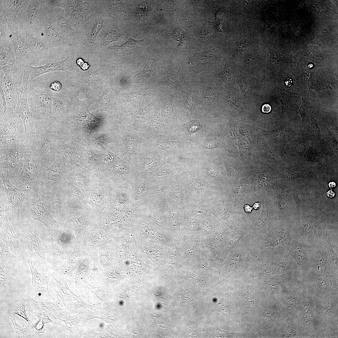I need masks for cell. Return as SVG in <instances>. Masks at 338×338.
I'll list each match as a JSON object with an SVG mask.
<instances>
[{
	"mask_svg": "<svg viewBox=\"0 0 338 338\" xmlns=\"http://www.w3.org/2000/svg\"><path fill=\"white\" fill-rule=\"evenodd\" d=\"M102 26V20L101 19H98L96 23L93 30L90 41L91 43L95 41L98 34L101 29Z\"/></svg>",
	"mask_w": 338,
	"mask_h": 338,
	"instance_id": "51",
	"label": "cell"
},
{
	"mask_svg": "<svg viewBox=\"0 0 338 338\" xmlns=\"http://www.w3.org/2000/svg\"><path fill=\"white\" fill-rule=\"evenodd\" d=\"M57 185L55 184L49 190L42 192L40 195L44 206L54 217L61 214L64 208L62 192Z\"/></svg>",
	"mask_w": 338,
	"mask_h": 338,
	"instance_id": "21",
	"label": "cell"
},
{
	"mask_svg": "<svg viewBox=\"0 0 338 338\" xmlns=\"http://www.w3.org/2000/svg\"><path fill=\"white\" fill-rule=\"evenodd\" d=\"M7 199V196L5 192H0V226L2 225L3 221L5 216V209L4 206L5 202Z\"/></svg>",
	"mask_w": 338,
	"mask_h": 338,
	"instance_id": "48",
	"label": "cell"
},
{
	"mask_svg": "<svg viewBox=\"0 0 338 338\" xmlns=\"http://www.w3.org/2000/svg\"><path fill=\"white\" fill-rule=\"evenodd\" d=\"M7 316L11 321L14 329L15 335L17 338H33L30 334V329L32 325L28 324H24L20 326L16 323L15 320V314L7 311Z\"/></svg>",
	"mask_w": 338,
	"mask_h": 338,
	"instance_id": "31",
	"label": "cell"
},
{
	"mask_svg": "<svg viewBox=\"0 0 338 338\" xmlns=\"http://www.w3.org/2000/svg\"><path fill=\"white\" fill-rule=\"evenodd\" d=\"M151 41L150 38L136 40L129 38L128 40L122 45L120 46H114V47H113L114 49H120L129 51H133L148 45Z\"/></svg>",
	"mask_w": 338,
	"mask_h": 338,
	"instance_id": "34",
	"label": "cell"
},
{
	"mask_svg": "<svg viewBox=\"0 0 338 338\" xmlns=\"http://www.w3.org/2000/svg\"><path fill=\"white\" fill-rule=\"evenodd\" d=\"M335 186L336 184L335 183L333 182H330L329 184V187L331 188H332L335 187Z\"/></svg>",
	"mask_w": 338,
	"mask_h": 338,
	"instance_id": "62",
	"label": "cell"
},
{
	"mask_svg": "<svg viewBox=\"0 0 338 338\" xmlns=\"http://www.w3.org/2000/svg\"><path fill=\"white\" fill-rule=\"evenodd\" d=\"M45 178L43 172L38 166L33 154L24 146V157L22 171L11 182L20 189L30 188L39 196Z\"/></svg>",
	"mask_w": 338,
	"mask_h": 338,
	"instance_id": "5",
	"label": "cell"
},
{
	"mask_svg": "<svg viewBox=\"0 0 338 338\" xmlns=\"http://www.w3.org/2000/svg\"><path fill=\"white\" fill-rule=\"evenodd\" d=\"M26 311L35 315L43 312L49 315L57 310L55 302L40 301L34 300L28 294L25 297Z\"/></svg>",
	"mask_w": 338,
	"mask_h": 338,
	"instance_id": "25",
	"label": "cell"
},
{
	"mask_svg": "<svg viewBox=\"0 0 338 338\" xmlns=\"http://www.w3.org/2000/svg\"><path fill=\"white\" fill-rule=\"evenodd\" d=\"M207 172H208V173L210 174L211 176L214 177H218L219 176V174L218 172L215 169H210L209 170H206Z\"/></svg>",
	"mask_w": 338,
	"mask_h": 338,
	"instance_id": "58",
	"label": "cell"
},
{
	"mask_svg": "<svg viewBox=\"0 0 338 338\" xmlns=\"http://www.w3.org/2000/svg\"><path fill=\"white\" fill-rule=\"evenodd\" d=\"M317 243L312 247L310 254V265L320 273H325L330 265L327 252L318 237Z\"/></svg>",
	"mask_w": 338,
	"mask_h": 338,
	"instance_id": "24",
	"label": "cell"
},
{
	"mask_svg": "<svg viewBox=\"0 0 338 338\" xmlns=\"http://www.w3.org/2000/svg\"><path fill=\"white\" fill-rule=\"evenodd\" d=\"M258 59L257 56L254 53L248 55L244 61L245 68L249 69L253 68L257 64Z\"/></svg>",
	"mask_w": 338,
	"mask_h": 338,
	"instance_id": "45",
	"label": "cell"
},
{
	"mask_svg": "<svg viewBox=\"0 0 338 338\" xmlns=\"http://www.w3.org/2000/svg\"><path fill=\"white\" fill-rule=\"evenodd\" d=\"M25 69L16 60L0 68V85L4 93L7 110L16 111L18 99L23 89Z\"/></svg>",
	"mask_w": 338,
	"mask_h": 338,
	"instance_id": "4",
	"label": "cell"
},
{
	"mask_svg": "<svg viewBox=\"0 0 338 338\" xmlns=\"http://www.w3.org/2000/svg\"><path fill=\"white\" fill-rule=\"evenodd\" d=\"M271 110V107L269 104H264L262 107V111L264 113H268Z\"/></svg>",
	"mask_w": 338,
	"mask_h": 338,
	"instance_id": "57",
	"label": "cell"
},
{
	"mask_svg": "<svg viewBox=\"0 0 338 338\" xmlns=\"http://www.w3.org/2000/svg\"><path fill=\"white\" fill-rule=\"evenodd\" d=\"M7 23L10 31L9 46L13 52L16 60L22 65L33 67L42 66L41 57L29 48L19 33L17 28V23L14 25H10L8 22Z\"/></svg>",
	"mask_w": 338,
	"mask_h": 338,
	"instance_id": "9",
	"label": "cell"
},
{
	"mask_svg": "<svg viewBox=\"0 0 338 338\" xmlns=\"http://www.w3.org/2000/svg\"><path fill=\"white\" fill-rule=\"evenodd\" d=\"M74 178L79 185L82 186L85 185L86 177L83 174L81 173H76L74 176Z\"/></svg>",
	"mask_w": 338,
	"mask_h": 338,
	"instance_id": "55",
	"label": "cell"
},
{
	"mask_svg": "<svg viewBox=\"0 0 338 338\" xmlns=\"http://www.w3.org/2000/svg\"><path fill=\"white\" fill-rule=\"evenodd\" d=\"M299 132L306 135L315 145L316 149H322L323 141L317 119L312 118L310 122L304 128H300Z\"/></svg>",
	"mask_w": 338,
	"mask_h": 338,
	"instance_id": "28",
	"label": "cell"
},
{
	"mask_svg": "<svg viewBox=\"0 0 338 338\" xmlns=\"http://www.w3.org/2000/svg\"><path fill=\"white\" fill-rule=\"evenodd\" d=\"M263 131L271 145L282 150L285 149L288 142L298 134L293 130L291 120L274 130Z\"/></svg>",
	"mask_w": 338,
	"mask_h": 338,
	"instance_id": "19",
	"label": "cell"
},
{
	"mask_svg": "<svg viewBox=\"0 0 338 338\" xmlns=\"http://www.w3.org/2000/svg\"><path fill=\"white\" fill-rule=\"evenodd\" d=\"M251 41L247 39H243L235 43V48L239 52H243L248 48L251 45Z\"/></svg>",
	"mask_w": 338,
	"mask_h": 338,
	"instance_id": "49",
	"label": "cell"
},
{
	"mask_svg": "<svg viewBox=\"0 0 338 338\" xmlns=\"http://www.w3.org/2000/svg\"><path fill=\"white\" fill-rule=\"evenodd\" d=\"M12 226L18 233L21 243L32 259H34L39 264H45L44 250L34 220L20 215L18 220Z\"/></svg>",
	"mask_w": 338,
	"mask_h": 338,
	"instance_id": "3",
	"label": "cell"
},
{
	"mask_svg": "<svg viewBox=\"0 0 338 338\" xmlns=\"http://www.w3.org/2000/svg\"><path fill=\"white\" fill-rule=\"evenodd\" d=\"M28 198L23 203L20 215L38 220L45 226L48 232L51 233L58 223L44 206L40 196L36 195Z\"/></svg>",
	"mask_w": 338,
	"mask_h": 338,
	"instance_id": "11",
	"label": "cell"
},
{
	"mask_svg": "<svg viewBox=\"0 0 338 338\" xmlns=\"http://www.w3.org/2000/svg\"><path fill=\"white\" fill-rule=\"evenodd\" d=\"M182 66V64L179 63L170 72L161 79L159 84L163 86H180L178 77Z\"/></svg>",
	"mask_w": 338,
	"mask_h": 338,
	"instance_id": "35",
	"label": "cell"
},
{
	"mask_svg": "<svg viewBox=\"0 0 338 338\" xmlns=\"http://www.w3.org/2000/svg\"><path fill=\"white\" fill-rule=\"evenodd\" d=\"M225 163L230 175L232 176H236L238 173L237 170L232 163L229 161H226Z\"/></svg>",
	"mask_w": 338,
	"mask_h": 338,
	"instance_id": "53",
	"label": "cell"
},
{
	"mask_svg": "<svg viewBox=\"0 0 338 338\" xmlns=\"http://www.w3.org/2000/svg\"><path fill=\"white\" fill-rule=\"evenodd\" d=\"M30 80L29 74H25L22 90L16 107V112L24 127V143H27L32 137L35 127V119L29 110L28 100L27 88Z\"/></svg>",
	"mask_w": 338,
	"mask_h": 338,
	"instance_id": "12",
	"label": "cell"
},
{
	"mask_svg": "<svg viewBox=\"0 0 338 338\" xmlns=\"http://www.w3.org/2000/svg\"><path fill=\"white\" fill-rule=\"evenodd\" d=\"M17 26L18 32L26 41L29 48L41 57L42 66L49 63L57 62L59 60L60 56L50 50L39 39L28 33L18 23Z\"/></svg>",
	"mask_w": 338,
	"mask_h": 338,
	"instance_id": "18",
	"label": "cell"
},
{
	"mask_svg": "<svg viewBox=\"0 0 338 338\" xmlns=\"http://www.w3.org/2000/svg\"><path fill=\"white\" fill-rule=\"evenodd\" d=\"M225 98L227 102L233 107H238L243 102L240 93L236 90L228 91Z\"/></svg>",
	"mask_w": 338,
	"mask_h": 338,
	"instance_id": "41",
	"label": "cell"
},
{
	"mask_svg": "<svg viewBox=\"0 0 338 338\" xmlns=\"http://www.w3.org/2000/svg\"><path fill=\"white\" fill-rule=\"evenodd\" d=\"M322 237H321L318 231L317 235L322 244L324 246L328 253V261L330 266L335 270H337L338 256L335 252L331 243L329 234L325 227L322 230Z\"/></svg>",
	"mask_w": 338,
	"mask_h": 338,
	"instance_id": "29",
	"label": "cell"
},
{
	"mask_svg": "<svg viewBox=\"0 0 338 338\" xmlns=\"http://www.w3.org/2000/svg\"><path fill=\"white\" fill-rule=\"evenodd\" d=\"M48 11V8L41 16L38 22L27 32L38 38L50 50L59 56L58 49L64 47L65 44L52 27Z\"/></svg>",
	"mask_w": 338,
	"mask_h": 338,
	"instance_id": "8",
	"label": "cell"
},
{
	"mask_svg": "<svg viewBox=\"0 0 338 338\" xmlns=\"http://www.w3.org/2000/svg\"><path fill=\"white\" fill-rule=\"evenodd\" d=\"M91 196L92 199L95 202L99 203L101 201V195L100 189L98 188H95L93 191Z\"/></svg>",
	"mask_w": 338,
	"mask_h": 338,
	"instance_id": "54",
	"label": "cell"
},
{
	"mask_svg": "<svg viewBox=\"0 0 338 338\" xmlns=\"http://www.w3.org/2000/svg\"><path fill=\"white\" fill-rule=\"evenodd\" d=\"M219 142L218 140H212L208 141V148L210 149L216 148L218 146Z\"/></svg>",
	"mask_w": 338,
	"mask_h": 338,
	"instance_id": "56",
	"label": "cell"
},
{
	"mask_svg": "<svg viewBox=\"0 0 338 338\" xmlns=\"http://www.w3.org/2000/svg\"><path fill=\"white\" fill-rule=\"evenodd\" d=\"M261 206V204L260 202H257L255 203L253 206V208L255 209H259Z\"/></svg>",
	"mask_w": 338,
	"mask_h": 338,
	"instance_id": "60",
	"label": "cell"
},
{
	"mask_svg": "<svg viewBox=\"0 0 338 338\" xmlns=\"http://www.w3.org/2000/svg\"><path fill=\"white\" fill-rule=\"evenodd\" d=\"M66 102L62 96L56 93L52 94L53 114L59 121L69 112Z\"/></svg>",
	"mask_w": 338,
	"mask_h": 338,
	"instance_id": "30",
	"label": "cell"
},
{
	"mask_svg": "<svg viewBox=\"0 0 338 338\" xmlns=\"http://www.w3.org/2000/svg\"><path fill=\"white\" fill-rule=\"evenodd\" d=\"M28 102L30 112L35 120L50 121L53 114L52 94L29 82L27 88Z\"/></svg>",
	"mask_w": 338,
	"mask_h": 338,
	"instance_id": "6",
	"label": "cell"
},
{
	"mask_svg": "<svg viewBox=\"0 0 338 338\" xmlns=\"http://www.w3.org/2000/svg\"><path fill=\"white\" fill-rule=\"evenodd\" d=\"M24 135L15 134L7 136H0V146L10 147L24 144Z\"/></svg>",
	"mask_w": 338,
	"mask_h": 338,
	"instance_id": "38",
	"label": "cell"
},
{
	"mask_svg": "<svg viewBox=\"0 0 338 338\" xmlns=\"http://www.w3.org/2000/svg\"><path fill=\"white\" fill-rule=\"evenodd\" d=\"M24 157V144L10 147L0 146V172L6 173L7 179L10 180L20 174Z\"/></svg>",
	"mask_w": 338,
	"mask_h": 338,
	"instance_id": "10",
	"label": "cell"
},
{
	"mask_svg": "<svg viewBox=\"0 0 338 338\" xmlns=\"http://www.w3.org/2000/svg\"><path fill=\"white\" fill-rule=\"evenodd\" d=\"M23 122L15 111L7 110L0 116V136L24 135Z\"/></svg>",
	"mask_w": 338,
	"mask_h": 338,
	"instance_id": "22",
	"label": "cell"
},
{
	"mask_svg": "<svg viewBox=\"0 0 338 338\" xmlns=\"http://www.w3.org/2000/svg\"><path fill=\"white\" fill-rule=\"evenodd\" d=\"M0 68L12 64L16 61L13 52L9 46L0 44Z\"/></svg>",
	"mask_w": 338,
	"mask_h": 338,
	"instance_id": "37",
	"label": "cell"
},
{
	"mask_svg": "<svg viewBox=\"0 0 338 338\" xmlns=\"http://www.w3.org/2000/svg\"><path fill=\"white\" fill-rule=\"evenodd\" d=\"M46 0H24L17 17V23L26 32L37 23L47 6Z\"/></svg>",
	"mask_w": 338,
	"mask_h": 338,
	"instance_id": "13",
	"label": "cell"
},
{
	"mask_svg": "<svg viewBox=\"0 0 338 338\" xmlns=\"http://www.w3.org/2000/svg\"><path fill=\"white\" fill-rule=\"evenodd\" d=\"M323 154L313 146H310L306 151L304 157L307 161L319 162L323 159Z\"/></svg>",
	"mask_w": 338,
	"mask_h": 338,
	"instance_id": "42",
	"label": "cell"
},
{
	"mask_svg": "<svg viewBox=\"0 0 338 338\" xmlns=\"http://www.w3.org/2000/svg\"><path fill=\"white\" fill-rule=\"evenodd\" d=\"M321 136L326 139L330 143L334 150L337 155L338 153V142L330 132L326 125L324 124L320 125Z\"/></svg>",
	"mask_w": 338,
	"mask_h": 338,
	"instance_id": "40",
	"label": "cell"
},
{
	"mask_svg": "<svg viewBox=\"0 0 338 338\" xmlns=\"http://www.w3.org/2000/svg\"><path fill=\"white\" fill-rule=\"evenodd\" d=\"M184 125L188 132L191 133L197 132L202 127L199 121L196 120L190 121L185 124Z\"/></svg>",
	"mask_w": 338,
	"mask_h": 338,
	"instance_id": "46",
	"label": "cell"
},
{
	"mask_svg": "<svg viewBox=\"0 0 338 338\" xmlns=\"http://www.w3.org/2000/svg\"><path fill=\"white\" fill-rule=\"evenodd\" d=\"M51 141L55 151L70 166L80 160L78 141L56 118L50 122Z\"/></svg>",
	"mask_w": 338,
	"mask_h": 338,
	"instance_id": "2",
	"label": "cell"
},
{
	"mask_svg": "<svg viewBox=\"0 0 338 338\" xmlns=\"http://www.w3.org/2000/svg\"><path fill=\"white\" fill-rule=\"evenodd\" d=\"M25 263H27L18 258L10 260L0 259V290L12 289L15 283H19L21 266Z\"/></svg>",
	"mask_w": 338,
	"mask_h": 338,
	"instance_id": "16",
	"label": "cell"
},
{
	"mask_svg": "<svg viewBox=\"0 0 338 338\" xmlns=\"http://www.w3.org/2000/svg\"><path fill=\"white\" fill-rule=\"evenodd\" d=\"M291 237V246L287 254L294 259L301 270L307 271L311 266L310 254L312 247L292 233Z\"/></svg>",
	"mask_w": 338,
	"mask_h": 338,
	"instance_id": "17",
	"label": "cell"
},
{
	"mask_svg": "<svg viewBox=\"0 0 338 338\" xmlns=\"http://www.w3.org/2000/svg\"><path fill=\"white\" fill-rule=\"evenodd\" d=\"M58 24L59 29L64 35H66L69 30V27L67 19L64 17L61 16L59 18Z\"/></svg>",
	"mask_w": 338,
	"mask_h": 338,
	"instance_id": "47",
	"label": "cell"
},
{
	"mask_svg": "<svg viewBox=\"0 0 338 338\" xmlns=\"http://www.w3.org/2000/svg\"><path fill=\"white\" fill-rule=\"evenodd\" d=\"M69 167L59 155L45 171V178L40 195L41 192L49 190L59 181L66 174Z\"/></svg>",
	"mask_w": 338,
	"mask_h": 338,
	"instance_id": "20",
	"label": "cell"
},
{
	"mask_svg": "<svg viewBox=\"0 0 338 338\" xmlns=\"http://www.w3.org/2000/svg\"><path fill=\"white\" fill-rule=\"evenodd\" d=\"M0 239L8 245L11 252L19 259L27 263L32 259L6 215L0 231Z\"/></svg>",
	"mask_w": 338,
	"mask_h": 338,
	"instance_id": "15",
	"label": "cell"
},
{
	"mask_svg": "<svg viewBox=\"0 0 338 338\" xmlns=\"http://www.w3.org/2000/svg\"><path fill=\"white\" fill-rule=\"evenodd\" d=\"M7 311L18 315L26 320L28 324L33 325L32 322L29 319L26 313L25 297L23 299L17 300L9 304Z\"/></svg>",
	"mask_w": 338,
	"mask_h": 338,
	"instance_id": "32",
	"label": "cell"
},
{
	"mask_svg": "<svg viewBox=\"0 0 338 338\" xmlns=\"http://www.w3.org/2000/svg\"><path fill=\"white\" fill-rule=\"evenodd\" d=\"M121 36L115 31L109 30L105 34L102 43V45L106 46L114 41H118Z\"/></svg>",
	"mask_w": 338,
	"mask_h": 338,
	"instance_id": "43",
	"label": "cell"
},
{
	"mask_svg": "<svg viewBox=\"0 0 338 338\" xmlns=\"http://www.w3.org/2000/svg\"><path fill=\"white\" fill-rule=\"evenodd\" d=\"M218 76L225 83L231 82L232 79V74L226 60L223 70Z\"/></svg>",
	"mask_w": 338,
	"mask_h": 338,
	"instance_id": "44",
	"label": "cell"
},
{
	"mask_svg": "<svg viewBox=\"0 0 338 338\" xmlns=\"http://www.w3.org/2000/svg\"><path fill=\"white\" fill-rule=\"evenodd\" d=\"M0 116L3 115L7 110V104L2 87L0 86Z\"/></svg>",
	"mask_w": 338,
	"mask_h": 338,
	"instance_id": "50",
	"label": "cell"
},
{
	"mask_svg": "<svg viewBox=\"0 0 338 338\" xmlns=\"http://www.w3.org/2000/svg\"><path fill=\"white\" fill-rule=\"evenodd\" d=\"M107 92L106 94L107 99H103L105 101V102L100 103L93 110L97 111L103 110L111 112L115 110L116 95L115 90L110 89Z\"/></svg>",
	"mask_w": 338,
	"mask_h": 338,
	"instance_id": "33",
	"label": "cell"
},
{
	"mask_svg": "<svg viewBox=\"0 0 338 338\" xmlns=\"http://www.w3.org/2000/svg\"><path fill=\"white\" fill-rule=\"evenodd\" d=\"M24 145L32 153L39 168L44 173L48 167L60 155L52 144L50 124L47 120H35L32 137Z\"/></svg>",
	"mask_w": 338,
	"mask_h": 338,
	"instance_id": "1",
	"label": "cell"
},
{
	"mask_svg": "<svg viewBox=\"0 0 338 338\" xmlns=\"http://www.w3.org/2000/svg\"><path fill=\"white\" fill-rule=\"evenodd\" d=\"M0 177L4 185L8 202V207L5 209V215L12 225L19 218L22 206L26 198L34 197L36 195L30 188L20 189L17 188L7 179L1 172Z\"/></svg>",
	"mask_w": 338,
	"mask_h": 338,
	"instance_id": "7",
	"label": "cell"
},
{
	"mask_svg": "<svg viewBox=\"0 0 338 338\" xmlns=\"http://www.w3.org/2000/svg\"><path fill=\"white\" fill-rule=\"evenodd\" d=\"M285 148V153L289 159H299L304 156L309 148L310 141L308 137L299 132L295 137L289 141Z\"/></svg>",
	"mask_w": 338,
	"mask_h": 338,
	"instance_id": "23",
	"label": "cell"
},
{
	"mask_svg": "<svg viewBox=\"0 0 338 338\" xmlns=\"http://www.w3.org/2000/svg\"><path fill=\"white\" fill-rule=\"evenodd\" d=\"M326 194L327 196L330 197H332L335 195V193L331 190L328 191Z\"/></svg>",
	"mask_w": 338,
	"mask_h": 338,
	"instance_id": "61",
	"label": "cell"
},
{
	"mask_svg": "<svg viewBox=\"0 0 338 338\" xmlns=\"http://www.w3.org/2000/svg\"><path fill=\"white\" fill-rule=\"evenodd\" d=\"M0 12L4 15L8 22L10 25L17 23V15L22 7L24 0H4L0 1Z\"/></svg>",
	"mask_w": 338,
	"mask_h": 338,
	"instance_id": "26",
	"label": "cell"
},
{
	"mask_svg": "<svg viewBox=\"0 0 338 338\" xmlns=\"http://www.w3.org/2000/svg\"><path fill=\"white\" fill-rule=\"evenodd\" d=\"M31 272L32 281L28 285V295L34 300L40 301L50 300L51 298L49 290V284L51 274L44 276L39 273L34 267L31 259L28 262Z\"/></svg>",
	"mask_w": 338,
	"mask_h": 338,
	"instance_id": "14",
	"label": "cell"
},
{
	"mask_svg": "<svg viewBox=\"0 0 338 338\" xmlns=\"http://www.w3.org/2000/svg\"><path fill=\"white\" fill-rule=\"evenodd\" d=\"M156 65V60L154 58H151L144 69L135 76V79L137 80H142L145 83H147L151 75L157 69Z\"/></svg>",
	"mask_w": 338,
	"mask_h": 338,
	"instance_id": "36",
	"label": "cell"
},
{
	"mask_svg": "<svg viewBox=\"0 0 338 338\" xmlns=\"http://www.w3.org/2000/svg\"><path fill=\"white\" fill-rule=\"evenodd\" d=\"M182 295L183 301L187 303L192 301L194 298L193 293L187 289H185L182 290Z\"/></svg>",
	"mask_w": 338,
	"mask_h": 338,
	"instance_id": "52",
	"label": "cell"
},
{
	"mask_svg": "<svg viewBox=\"0 0 338 338\" xmlns=\"http://www.w3.org/2000/svg\"><path fill=\"white\" fill-rule=\"evenodd\" d=\"M22 66L28 71L30 81L43 74L57 70H63L64 64L62 61L49 63L44 65L38 67L24 64L22 65Z\"/></svg>",
	"mask_w": 338,
	"mask_h": 338,
	"instance_id": "27",
	"label": "cell"
},
{
	"mask_svg": "<svg viewBox=\"0 0 338 338\" xmlns=\"http://www.w3.org/2000/svg\"><path fill=\"white\" fill-rule=\"evenodd\" d=\"M38 318V320L34 324H33L32 327L34 329L38 334L44 333L45 331V324L52 323L54 322L51 320L49 315L46 313L43 312L38 313L36 315Z\"/></svg>",
	"mask_w": 338,
	"mask_h": 338,
	"instance_id": "39",
	"label": "cell"
},
{
	"mask_svg": "<svg viewBox=\"0 0 338 338\" xmlns=\"http://www.w3.org/2000/svg\"><path fill=\"white\" fill-rule=\"evenodd\" d=\"M244 208L245 211L247 213L251 212L252 208L249 205L246 204L244 206Z\"/></svg>",
	"mask_w": 338,
	"mask_h": 338,
	"instance_id": "59",
	"label": "cell"
},
{
	"mask_svg": "<svg viewBox=\"0 0 338 338\" xmlns=\"http://www.w3.org/2000/svg\"><path fill=\"white\" fill-rule=\"evenodd\" d=\"M100 327H103V324H100Z\"/></svg>",
	"mask_w": 338,
	"mask_h": 338,
	"instance_id": "63",
	"label": "cell"
}]
</instances>
